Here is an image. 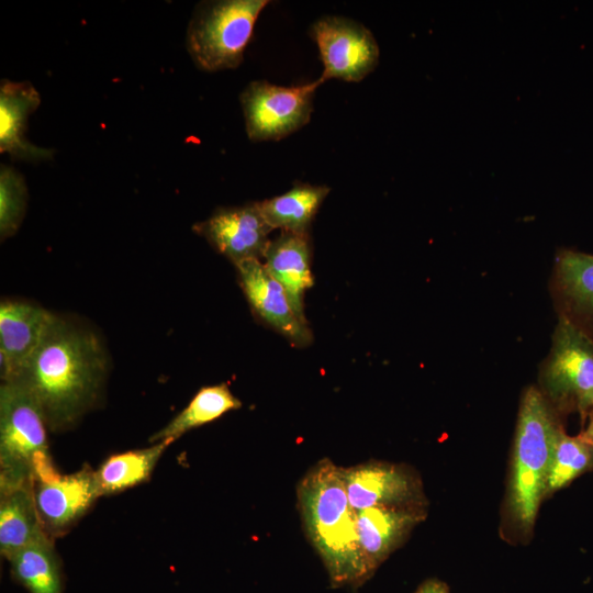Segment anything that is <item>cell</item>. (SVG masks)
Masks as SVG:
<instances>
[{
  "label": "cell",
  "mask_w": 593,
  "mask_h": 593,
  "mask_svg": "<svg viewBox=\"0 0 593 593\" xmlns=\"http://www.w3.org/2000/svg\"><path fill=\"white\" fill-rule=\"evenodd\" d=\"M41 104V96L30 81L2 79L0 85V152L12 159L41 161L54 150L38 147L25 137L27 118Z\"/></svg>",
  "instance_id": "16"
},
{
  "label": "cell",
  "mask_w": 593,
  "mask_h": 593,
  "mask_svg": "<svg viewBox=\"0 0 593 593\" xmlns=\"http://www.w3.org/2000/svg\"><path fill=\"white\" fill-rule=\"evenodd\" d=\"M312 246L309 233L281 232L270 240L264 255V265L282 286L296 315L307 323L304 295L313 287L311 271Z\"/></svg>",
  "instance_id": "17"
},
{
  "label": "cell",
  "mask_w": 593,
  "mask_h": 593,
  "mask_svg": "<svg viewBox=\"0 0 593 593\" xmlns=\"http://www.w3.org/2000/svg\"><path fill=\"white\" fill-rule=\"evenodd\" d=\"M32 489L42 526L52 539L68 533L101 496L96 470L83 465L63 474L49 451L34 460Z\"/></svg>",
  "instance_id": "7"
},
{
  "label": "cell",
  "mask_w": 593,
  "mask_h": 593,
  "mask_svg": "<svg viewBox=\"0 0 593 593\" xmlns=\"http://www.w3.org/2000/svg\"><path fill=\"white\" fill-rule=\"evenodd\" d=\"M192 230L234 266L246 260H261L273 231L258 201L219 208L206 220L195 223Z\"/></svg>",
  "instance_id": "11"
},
{
  "label": "cell",
  "mask_w": 593,
  "mask_h": 593,
  "mask_svg": "<svg viewBox=\"0 0 593 593\" xmlns=\"http://www.w3.org/2000/svg\"><path fill=\"white\" fill-rule=\"evenodd\" d=\"M242 402L225 383L203 387L167 425L154 434L150 443H174L187 432L217 419L225 413L242 407Z\"/></svg>",
  "instance_id": "21"
},
{
  "label": "cell",
  "mask_w": 593,
  "mask_h": 593,
  "mask_svg": "<svg viewBox=\"0 0 593 593\" xmlns=\"http://www.w3.org/2000/svg\"><path fill=\"white\" fill-rule=\"evenodd\" d=\"M108 357L98 335L53 313L42 340L14 380L41 406L48 430L74 428L101 401Z\"/></svg>",
  "instance_id": "1"
},
{
  "label": "cell",
  "mask_w": 593,
  "mask_h": 593,
  "mask_svg": "<svg viewBox=\"0 0 593 593\" xmlns=\"http://www.w3.org/2000/svg\"><path fill=\"white\" fill-rule=\"evenodd\" d=\"M320 79L301 86L282 87L266 80L249 82L239 101L246 133L253 142L279 141L306 125L313 111Z\"/></svg>",
  "instance_id": "8"
},
{
  "label": "cell",
  "mask_w": 593,
  "mask_h": 593,
  "mask_svg": "<svg viewBox=\"0 0 593 593\" xmlns=\"http://www.w3.org/2000/svg\"><path fill=\"white\" fill-rule=\"evenodd\" d=\"M311 36L316 43L324 70L322 83L332 78L358 82L374 70L379 46L372 33L361 23L337 15L315 21Z\"/></svg>",
  "instance_id": "9"
},
{
  "label": "cell",
  "mask_w": 593,
  "mask_h": 593,
  "mask_svg": "<svg viewBox=\"0 0 593 593\" xmlns=\"http://www.w3.org/2000/svg\"><path fill=\"white\" fill-rule=\"evenodd\" d=\"M588 418L589 421L586 427L578 436L593 447V412Z\"/></svg>",
  "instance_id": "26"
},
{
  "label": "cell",
  "mask_w": 593,
  "mask_h": 593,
  "mask_svg": "<svg viewBox=\"0 0 593 593\" xmlns=\"http://www.w3.org/2000/svg\"><path fill=\"white\" fill-rule=\"evenodd\" d=\"M593 470V447L579 436L561 430L556 441L547 475L545 497L564 488L581 474Z\"/></svg>",
  "instance_id": "23"
},
{
  "label": "cell",
  "mask_w": 593,
  "mask_h": 593,
  "mask_svg": "<svg viewBox=\"0 0 593 593\" xmlns=\"http://www.w3.org/2000/svg\"><path fill=\"white\" fill-rule=\"evenodd\" d=\"M47 535L42 526L31 485L0 491V552L8 561ZM48 536V535H47Z\"/></svg>",
  "instance_id": "18"
},
{
  "label": "cell",
  "mask_w": 593,
  "mask_h": 593,
  "mask_svg": "<svg viewBox=\"0 0 593 593\" xmlns=\"http://www.w3.org/2000/svg\"><path fill=\"white\" fill-rule=\"evenodd\" d=\"M329 191L327 186L296 182L286 193L258 202L273 230L304 234Z\"/></svg>",
  "instance_id": "19"
},
{
  "label": "cell",
  "mask_w": 593,
  "mask_h": 593,
  "mask_svg": "<svg viewBox=\"0 0 593 593\" xmlns=\"http://www.w3.org/2000/svg\"><path fill=\"white\" fill-rule=\"evenodd\" d=\"M414 593H449L446 583L437 579H428L424 581Z\"/></svg>",
  "instance_id": "25"
},
{
  "label": "cell",
  "mask_w": 593,
  "mask_h": 593,
  "mask_svg": "<svg viewBox=\"0 0 593 593\" xmlns=\"http://www.w3.org/2000/svg\"><path fill=\"white\" fill-rule=\"evenodd\" d=\"M538 389L561 415L593 412V339L558 318L548 356L539 369Z\"/></svg>",
  "instance_id": "6"
},
{
  "label": "cell",
  "mask_w": 593,
  "mask_h": 593,
  "mask_svg": "<svg viewBox=\"0 0 593 593\" xmlns=\"http://www.w3.org/2000/svg\"><path fill=\"white\" fill-rule=\"evenodd\" d=\"M343 473L356 512L377 506L426 507L419 477L407 466L370 460L343 467Z\"/></svg>",
  "instance_id": "10"
},
{
  "label": "cell",
  "mask_w": 593,
  "mask_h": 593,
  "mask_svg": "<svg viewBox=\"0 0 593 593\" xmlns=\"http://www.w3.org/2000/svg\"><path fill=\"white\" fill-rule=\"evenodd\" d=\"M53 313L19 300L0 303L1 382L14 380L40 345Z\"/></svg>",
  "instance_id": "14"
},
{
  "label": "cell",
  "mask_w": 593,
  "mask_h": 593,
  "mask_svg": "<svg viewBox=\"0 0 593 593\" xmlns=\"http://www.w3.org/2000/svg\"><path fill=\"white\" fill-rule=\"evenodd\" d=\"M172 443L161 440L141 449L108 457L96 470L101 496L125 491L149 480L158 460Z\"/></svg>",
  "instance_id": "20"
},
{
  "label": "cell",
  "mask_w": 593,
  "mask_h": 593,
  "mask_svg": "<svg viewBox=\"0 0 593 593\" xmlns=\"http://www.w3.org/2000/svg\"><path fill=\"white\" fill-rule=\"evenodd\" d=\"M47 424L33 394L18 381L0 385V491L32 484L35 458L48 452Z\"/></svg>",
  "instance_id": "5"
},
{
  "label": "cell",
  "mask_w": 593,
  "mask_h": 593,
  "mask_svg": "<svg viewBox=\"0 0 593 593\" xmlns=\"http://www.w3.org/2000/svg\"><path fill=\"white\" fill-rule=\"evenodd\" d=\"M53 540L45 535L9 560L12 578L30 593H63L60 562Z\"/></svg>",
  "instance_id": "22"
},
{
  "label": "cell",
  "mask_w": 593,
  "mask_h": 593,
  "mask_svg": "<svg viewBox=\"0 0 593 593\" xmlns=\"http://www.w3.org/2000/svg\"><path fill=\"white\" fill-rule=\"evenodd\" d=\"M549 289L558 318L593 339V255L573 248L559 249Z\"/></svg>",
  "instance_id": "13"
},
{
  "label": "cell",
  "mask_w": 593,
  "mask_h": 593,
  "mask_svg": "<svg viewBox=\"0 0 593 593\" xmlns=\"http://www.w3.org/2000/svg\"><path fill=\"white\" fill-rule=\"evenodd\" d=\"M562 416L538 387L522 394L506 493L508 524L522 537L533 534Z\"/></svg>",
  "instance_id": "3"
},
{
  "label": "cell",
  "mask_w": 593,
  "mask_h": 593,
  "mask_svg": "<svg viewBox=\"0 0 593 593\" xmlns=\"http://www.w3.org/2000/svg\"><path fill=\"white\" fill-rule=\"evenodd\" d=\"M306 537L322 559L333 588H359L372 575L362 556L343 467L324 458L296 485Z\"/></svg>",
  "instance_id": "2"
},
{
  "label": "cell",
  "mask_w": 593,
  "mask_h": 593,
  "mask_svg": "<svg viewBox=\"0 0 593 593\" xmlns=\"http://www.w3.org/2000/svg\"><path fill=\"white\" fill-rule=\"evenodd\" d=\"M27 204V188L23 175L14 167H0V237L13 236L20 228Z\"/></svg>",
  "instance_id": "24"
},
{
  "label": "cell",
  "mask_w": 593,
  "mask_h": 593,
  "mask_svg": "<svg viewBox=\"0 0 593 593\" xmlns=\"http://www.w3.org/2000/svg\"><path fill=\"white\" fill-rule=\"evenodd\" d=\"M267 0H220L200 2L189 22L187 51L204 71L238 67L254 26Z\"/></svg>",
  "instance_id": "4"
},
{
  "label": "cell",
  "mask_w": 593,
  "mask_h": 593,
  "mask_svg": "<svg viewBox=\"0 0 593 593\" xmlns=\"http://www.w3.org/2000/svg\"><path fill=\"white\" fill-rule=\"evenodd\" d=\"M235 267L253 313L294 347L311 345L313 334L307 323L296 315L284 289L269 273L264 262L253 259L236 264Z\"/></svg>",
  "instance_id": "12"
},
{
  "label": "cell",
  "mask_w": 593,
  "mask_h": 593,
  "mask_svg": "<svg viewBox=\"0 0 593 593\" xmlns=\"http://www.w3.org/2000/svg\"><path fill=\"white\" fill-rule=\"evenodd\" d=\"M426 517V507L377 506L357 512L359 546L371 575Z\"/></svg>",
  "instance_id": "15"
}]
</instances>
